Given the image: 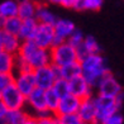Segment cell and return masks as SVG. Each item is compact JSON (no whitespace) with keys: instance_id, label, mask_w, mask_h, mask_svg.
<instances>
[{"instance_id":"obj_8","label":"cell","mask_w":124,"mask_h":124,"mask_svg":"<svg viewBox=\"0 0 124 124\" xmlns=\"http://www.w3.org/2000/svg\"><path fill=\"white\" fill-rule=\"evenodd\" d=\"M27 105L36 113L37 116L48 114L49 111L47 110L46 90L36 87V89L27 96ZM53 115H54V114H53Z\"/></svg>"},{"instance_id":"obj_23","label":"cell","mask_w":124,"mask_h":124,"mask_svg":"<svg viewBox=\"0 0 124 124\" xmlns=\"http://www.w3.org/2000/svg\"><path fill=\"white\" fill-rule=\"evenodd\" d=\"M28 114L23 109H16V110H8L7 115H5L1 122L3 124H23L27 119Z\"/></svg>"},{"instance_id":"obj_34","label":"cell","mask_w":124,"mask_h":124,"mask_svg":"<svg viewBox=\"0 0 124 124\" xmlns=\"http://www.w3.org/2000/svg\"><path fill=\"white\" fill-rule=\"evenodd\" d=\"M80 3H81V0H62L61 5H62V7H65V8H72V9L78 10Z\"/></svg>"},{"instance_id":"obj_24","label":"cell","mask_w":124,"mask_h":124,"mask_svg":"<svg viewBox=\"0 0 124 124\" xmlns=\"http://www.w3.org/2000/svg\"><path fill=\"white\" fill-rule=\"evenodd\" d=\"M46 99H47V110L51 113V114L56 115L61 98L58 96L57 93H56L53 89H49V90L46 91Z\"/></svg>"},{"instance_id":"obj_17","label":"cell","mask_w":124,"mask_h":124,"mask_svg":"<svg viewBox=\"0 0 124 124\" xmlns=\"http://www.w3.org/2000/svg\"><path fill=\"white\" fill-rule=\"evenodd\" d=\"M38 20L36 18H32V19H25L23 20L22 23V28H20V32H19V38L22 41H32L33 36L37 31V27H38Z\"/></svg>"},{"instance_id":"obj_27","label":"cell","mask_w":124,"mask_h":124,"mask_svg":"<svg viewBox=\"0 0 124 124\" xmlns=\"http://www.w3.org/2000/svg\"><path fill=\"white\" fill-rule=\"evenodd\" d=\"M103 5V0H81L78 10H98Z\"/></svg>"},{"instance_id":"obj_11","label":"cell","mask_w":124,"mask_h":124,"mask_svg":"<svg viewBox=\"0 0 124 124\" xmlns=\"http://www.w3.org/2000/svg\"><path fill=\"white\" fill-rule=\"evenodd\" d=\"M81 105V99H78L77 96L72 94H69L66 96L61 98L60 105L56 116H63V115H70V114H77L78 109Z\"/></svg>"},{"instance_id":"obj_14","label":"cell","mask_w":124,"mask_h":124,"mask_svg":"<svg viewBox=\"0 0 124 124\" xmlns=\"http://www.w3.org/2000/svg\"><path fill=\"white\" fill-rule=\"evenodd\" d=\"M22 43H23V41L19 38V36L10 34V33H7L4 31L0 32V51L18 54Z\"/></svg>"},{"instance_id":"obj_26","label":"cell","mask_w":124,"mask_h":124,"mask_svg":"<svg viewBox=\"0 0 124 124\" xmlns=\"http://www.w3.org/2000/svg\"><path fill=\"white\" fill-rule=\"evenodd\" d=\"M84 46H85L89 54H99L100 53V44L96 39H95V37H93V36L85 37Z\"/></svg>"},{"instance_id":"obj_15","label":"cell","mask_w":124,"mask_h":124,"mask_svg":"<svg viewBox=\"0 0 124 124\" xmlns=\"http://www.w3.org/2000/svg\"><path fill=\"white\" fill-rule=\"evenodd\" d=\"M54 27V33H56V37L62 39L63 42H66L67 39L70 38V36L76 31L74 22H71L69 19H57Z\"/></svg>"},{"instance_id":"obj_21","label":"cell","mask_w":124,"mask_h":124,"mask_svg":"<svg viewBox=\"0 0 124 124\" xmlns=\"http://www.w3.org/2000/svg\"><path fill=\"white\" fill-rule=\"evenodd\" d=\"M57 74H58V77H62L65 80H71V78H74L78 75H82L80 61L75 62V63H71V65H67L65 67H61V69H57Z\"/></svg>"},{"instance_id":"obj_16","label":"cell","mask_w":124,"mask_h":124,"mask_svg":"<svg viewBox=\"0 0 124 124\" xmlns=\"http://www.w3.org/2000/svg\"><path fill=\"white\" fill-rule=\"evenodd\" d=\"M38 4L33 0H18V16L22 20L36 18Z\"/></svg>"},{"instance_id":"obj_5","label":"cell","mask_w":124,"mask_h":124,"mask_svg":"<svg viewBox=\"0 0 124 124\" xmlns=\"http://www.w3.org/2000/svg\"><path fill=\"white\" fill-rule=\"evenodd\" d=\"M0 103L4 104L9 110L23 109L24 105H27V96H24L15 85H12L0 90Z\"/></svg>"},{"instance_id":"obj_9","label":"cell","mask_w":124,"mask_h":124,"mask_svg":"<svg viewBox=\"0 0 124 124\" xmlns=\"http://www.w3.org/2000/svg\"><path fill=\"white\" fill-rule=\"evenodd\" d=\"M69 85H70V94L75 95L78 99H87V98H93V86L87 82V80L82 75H78L74 78L69 80Z\"/></svg>"},{"instance_id":"obj_7","label":"cell","mask_w":124,"mask_h":124,"mask_svg":"<svg viewBox=\"0 0 124 124\" xmlns=\"http://www.w3.org/2000/svg\"><path fill=\"white\" fill-rule=\"evenodd\" d=\"M54 38H56V33H54V27L53 25L39 23L34 36L32 38V41L39 47L46 48V49H51V48H53Z\"/></svg>"},{"instance_id":"obj_29","label":"cell","mask_w":124,"mask_h":124,"mask_svg":"<svg viewBox=\"0 0 124 124\" xmlns=\"http://www.w3.org/2000/svg\"><path fill=\"white\" fill-rule=\"evenodd\" d=\"M15 75L12 74H0V90H4L9 86L14 85Z\"/></svg>"},{"instance_id":"obj_1","label":"cell","mask_w":124,"mask_h":124,"mask_svg":"<svg viewBox=\"0 0 124 124\" xmlns=\"http://www.w3.org/2000/svg\"><path fill=\"white\" fill-rule=\"evenodd\" d=\"M81 74L93 87H96L99 82L109 74L108 66L105 65L104 57L99 54H87L80 61Z\"/></svg>"},{"instance_id":"obj_25","label":"cell","mask_w":124,"mask_h":124,"mask_svg":"<svg viewBox=\"0 0 124 124\" xmlns=\"http://www.w3.org/2000/svg\"><path fill=\"white\" fill-rule=\"evenodd\" d=\"M60 98H63L66 95L70 94V85H69V80H65L62 77H58L57 81L54 82V85L52 87Z\"/></svg>"},{"instance_id":"obj_39","label":"cell","mask_w":124,"mask_h":124,"mask_svg":"<svg viewBox=\"0 0 124 124\" xmlns=\"http://www.w3.org/2000/svg\"><path fill=\"white\" fill-rule=\"evenodd\" d=\"M81 124H93V123H84V122H82Z\"/></svg>"},{"instance_id":"obj_32","label":"cell","mask_w":124,"mask_h":124,"mask_svg":"<svg viewBox=\"0 0 124 124\" xmlns=\"http://www.w3.org/2000/svg\"><path fill=\"white\" fill-rule=\"evenodd\" d=\"M101 124H123V115L119 111H116L114 114L109 115L105 120H103Z\"/></svg>"},{"instance_id":"obj_3","label":"cell","mask_w":124,"mask_h":124,"mask_svg":"<svg viewBox=\"0 0 124 124\" xmlns=\"http://www.w3.org/2000/svg\"><path fill=\"white\" fill-rule=\"evenodd\" d=\"M75 62H78L77 51L67 41L51 48V65H53L54 67L61 69Z\"/></svg>"},{"instance_id":"obj_2","label":"cell","mask_w":124,"mask_h":124,"mask_svg":"<svg viewBox=\"0 0 124 124\" xmlns=\"http://www.w3.org/2000/svg\"><path fill=\"white\" fill-rule=\"evenodd\" d=\"M18 56L29 65L33 71L39 67L51 65V49L39 47L33 41H24L22 43Z\"/></svg>"},{"instance_id":"obj_19","label":"cell","mask_w":124,"mask_h":124,"mask_svg":"<svg viewBox=\"0 0 124 124\" xmlns=\"http://www.w3.org/2000/svg\"><path fill=\"white\" fill-rule=\"evenodd\" d=\"M36 19L38 20V23L49 24V25H54L56 22H57L56 15H54L52 12H51V10L46 7V5H42V4H38Z\"/></svg>"},{"instance_id":"obj_20","label":"cell","mask_w":124,"mask_h":124,"mask_svg":"<svg viewBox=\"0 0 124 124\" xmlns=\"http://www.w3.org/2000/svg\"><path fill=\"white\" fill-rule=\"evenodd\" d=\"M18 16V0H4L0 4V18L7 19Z\"/></svg>"},{"instance_id":"obj_36","label":"cell","mask_w":124,"mask_h":124,"mask_svg":"<svg viewBox=\"0 0 124 124\" xmlns=\"http://www.w3.org/2000/svg\"><path fill=\"white\" fill-rule=\"evenodd\" d=\"M8 108H7V106H5L4 104H1V103H0V118H1V119H3V118L5 116V115H7V113H8Z\"/></svg>"},{"instance_id":"obj_22","label":"cell","mask_w":124,"mask_h":124,"mask_svg":"<svg viewBox=\"0 0 124 124\" xmlns=\"http://www.w3.org/2000/svg\"><path fill=\"white\" fill-rule=\"evenodd\" d=\"M22 20L19 16H13V18H7V19H1V31L10 33V34H15L18 36L22 28Z\"/></svg>"},{"instance_id":"obj_28","label":"cell","mask_w":124,"mask_h":124,"mask_svg":"<svg viewBox=\"0 0 124 124\" xmlns=\"http://www.w3.org/2000/svg\"><path fill=\"white\" fill-rule=\"evenodd\" d=\"M84 41H85V36H84L82 32L78 31V29H76V31L70 36V38L67 39V42H69L71 46H74L75 48H77L78 46H81V44L84 43Z\"/></svg>"},{"instance_id":"obj_10","label":"cell","mask_w":124,"mask_h":124,"mask_svg":"<svg viewBox=\"0 0 124 124\" xmlns=\"http://www.w3.org/2000/svg\"><path fill=\"white\" fill-rule=\"evenodd\" d=\"M14 85L18 87V90L24 95V96H28V95L37 87L36 78H34V72L33 71L16 72L15 74V80H14Z\"/></svg>"},{"instance_id":"obj_4","label":"cell","mask_w":124,"mask_h":124,"mask_svg":"<svg viewBox=\"0 0 124 124\" xmlns=\"http://www.w3.org/2000/svg\"><path fill=\"white\" fill-rule=\"evenodd\" d=\"M94 101L98 113V124H101V122L105 120L109 115L119 111L122 105L116 96H110V95L98 94V96L94 98Z\"/></svg>"},{"instance_id":"obj_30","label":"cell","mask_w":124,"mask_h":124,"mask_svg":"<svg viewBox=\"0 0 124 124\" xmlns=\"http://www.w3.org/2000/svg\"><path fill=\"white\" fill-rule=\"evenodd\" d=\"M27 71H33V70L23 58L16 54V57H15V74L16 72H27Z\"/></svg>"},{"instance_id":"obj_18","label":"cell","mask_w":124,"mask_h":124,"mask_svg":"<svg viewBox=\"0 0 124 124\" xmlns=\"http://www.w3.org/2000/svg\"><path fill=\"white\" fill-rule=\"evenodd\" d=\"M16 54L0 51V74H12L15 71Z\"/></svg>"},{"instance_id":"obj_38","label":"cell","mask_w":124,"mask_h":124,"mask_svg":"<svg viewBox=\"0 0 124 124\" xmlns=\"http://www.w3.org/2000/svg\"><path fill=\"white\" fill-rule=\"evenodd\" d=\"M56 124H62V123H61V120L58 119V118H57V122H56Z\"/></svg>"},{"instance_id":"obj_35","label":"cell","mask_w":124,"mask_h":124,"mask_svg":"<svg viewBox=\"0 0 124 124\" xmlns=\"http://www.w3.org/2000/svg\"><path fill=\"white\" fill-rule=\"evenodd\" d=\"M23 124H38V118H37V116H31V115H28L27 119L24 120Z\"/></svg>"},{"instance_id":"obj_37","label":"cell","mask_w":124,"mask_h":124,"mask_svg":"<svg viewBox=\"0 0 124 124\" xmlns=\"http://www.w3.org/2000/svg\"><path fill=\"white\" fill-rule=\"evenodd\" d=\"M48 3H51V4H60L61 5V3H62V0H47Z\"/></svg>"},{"instance_id":"obj_33","label":"cell","mask_w":124,"mask_h":124,"mask_svg":"<svg viewBox=\"0 0 124 124\" xmlns=\"http://www.w3.org/2000/svg\"><path fill=\"white\" fill-rule=\"evenodd\" d=\"M37 118H38V124H56V122H57V116L51 114V113Z\"/></svg>"},{"instance_id":"obj_31","label":"cell","mask_w":124,"mask_h":124,"mask_svg":"<svg viewBox=\"0 0 124 124\" xmlns=\"http://www.w3.org/2000/svg\"><path fill=\"white\" fill-rule=\"evenodd\" d=\"M61 120L62 124H81L82 120L77 114H70V115H63V116H57Z\"/></svg>"},{"instance_id":"obj_12","label":"cell","mask_w":124,"mask_h":124,"mask_svg":"<svg viewBox=\"0 0 124 124\" xmlns=\"http://www.w3.org/2000/svg\"><path fill=\"white\" fill-rule=\"evenodd\" d=\"M77 115L80 116V119L84 123L98 124V113H96L94 98H87L81 100V105L77 111Z\"/></svg>"},{"instance_id":"obj_13","label":"cell","mask_w":124,"mask_h":124,"mask_svg":"<svg viewBox=\"0 0 124 124\" xmlns=\"http://www.w3.org/2000/svg\"><path fill=\"white\" fill-rule=\"evenodd\" d=\"M96 89H98L99 94H101V95H110V96H118L119 94L123 93L119 81H118L110 72L99 82V85L96 86Z\"/></svg>"},{"instance_id":"obj_6","label":"cell","mask_w":124,"mask_h":124,"mask_svg":"<svg viewBox=\"0 0 124 124\" xmlns=\"http://www.w3.org/2000/svg\"><path fill=\"white\" fill-rule=\"evenodd\" d=\"M34 78H36V85L39 89L43 90H49L52 89L54 82L58 78L57 69L53 65H47L44 67H39V69L34 70Z\"/></svg>"}]
</instances>
